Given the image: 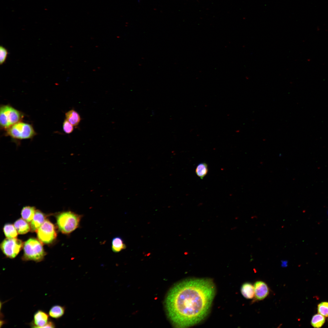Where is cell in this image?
I'll list each match as a JSON object with an SVG mask.
<instances>
[{
	"mask_svg": "<svg viewBox=\"0 0 328 328\" xmlns=\"http://www.w3.org/2000/svg\"><path fill=\"white\" fill-rule=\"evenodd\" d=\"M216 293L213 281L208 278H191L175 285L165 300L168 317L175 327L195 325L206 318Z\"/></svg>",
	"mask_w": 328,
	"mask_h": 328,
	"instance_id": "6da1fadb",
	"label": "cell"
},
{
	"mask_svg": "<svg viewBox=\"0 0 328 328\" xmlns=\"http://www.w3.org/2000/svg\"><path fill=\"white\" fill-rule=\"evenodd\" d=\"M82 217V215L71 211L61 213L56 217L59 230L63 234L71 233L78 227Z\"/></svg>",
	"mask_w": 328,
	"mask_h": 328,
	"instance_id": "7a4b0ae2",
	"label": "cell"
},
{
	"mask_svg": "<svg viewBox=\"0 0 328 328\" xmlns=\"http://www.w3.org/2000/svg\"><path fill=\"white\" fill-rule=\"evenodd\" d=\"M24 254L22 260L39 262L42 261L46 255L41 242L34 238H31L23 244Z\"/></svg>",
	"mask_w": 328,
	"mask_h": 328,
	"instance_id": "3957f363",
	"label": "cell"
},
{
	"mask_svg": "<svg viewBox=\"0 0 328 328\" xmlns=\"http://www.w3.org/2000/svg\"><path fill=\"white\" fill-rule=\"evenodd\" d=\"M22 113L9 105H3L0 108V124L2 129H7L20 122L23 117Z\"/></svg>",
	"mask_w": 328,
	"mask_h": 328,
	"instance_id": "277c9868",
	"label": "cell"
},
{
	"mask_svg": "<svg viewBox=\"0 0 328 328\" xmlns=\"http://www.w3.org/2000/svg\"><path fill=\"white\" fill-rule=\"evenodd\" d=\"M6 134L18 139L31 138L36 134L31 125L19 122L6 129Z\"/></svg>",
	"mask_w": 328,
	"mask_h": 328,
	"instance_id": "5b68a950",
	"label": "cell"
},
{
	"mask_svg": "<svg viewBox=\"0 0 328 328\" xmlns=\"http://www.w3.org/2000/svg\"><path fill=\"white\" fill-rule=\"evenodd\" d=\"M23 245L22 241L19 239L7 238L2 242L0 247L7 257L13 258L18 254Z\"/></svg>",
	"mask_w": 328,
	"mask_h": 328,
	"instance_id": "8992f818",
	"label": "cell"
},
{
	"mask_svg": "<svg viewBox=\"0 0 328 328\" xmlns=\"http://www.w3.org/2000/svg\"><path fill=\"white\" fill-rule=\"evenodd\" d=\"M38 237L42 242L45 244L51 243L57 235L54 225L48 220H45L37 231Z\"/></svg>",
	"mask_w": 328,
	"mask_h": 328,
	"instance_id": "52a82bcc",
	"label": "cell"
},
{
	"mask_svg": "<svg viewBox=\"0 0 328 328\" xmlns=\"http://www.w3.org/2000/svg\"><path fill=\"white\" fill-rule=\"evenodd\" d=\"M49 315L41 310H38L34 314L33 320L29 323L33 328H55L54 323L50 320Z\"/></svg>",
	"mask_w": 328,
	"mask_h": 328,
	"instance_id": "ba28073f",
	"label": "cell"
},
{
	"mask_svg": "<svg viewBox=\"0 0 328 328\" xmlns=\"http://www.w3.org/2000/svg\"><path fill=\"white\" fill-rule=\"evenodd\" d=\"M254 296L258 300H261L265 298L269 293V289L267 285L261 281H257L254 285Z\"/></svg>",
	"mask_w": 328,
	"mask_h": 328,
	"instance_id": "9c48e42d",
	"label": "cell"
},
{
	"mask_svg": "<svg viewBox=\"0 0 328 328\" xmlns=\"http://www.w3.org/2000/svg\"><path fill=\"white\" fill-rule=\"evenodd\" d=\"M44 214L39 210H36L30 224L31 230L32 232H37L45 221Z\"/></svg>",
	"mask_w": 328,
	"mask_h": 328,
	"instance_id": "30bf717a",
	"label": "cell"
},
{
	"mask_svg": "<svg viewBox=\"0 0 328 328\" xmlns=\"http://www.w3.org/2000/svg\"><path fill=\"white\" fill-rule=\"evenodd\" d=\"M14 226L19 234H23L28 232L31 230L28 223L23 219L20 218L16 220Z\"/></svg>",
	"mask_w": 328,
	"mask_h": 328,
	"instance_id": "8fae6325",
	"label": "cell"
},
{
	"mask_svg": "<svg viewBox=\"0 0 328 328\" xmlns=\"http://www.w3.org/2000/svg\"><path fill=\"white\" fill-rule=\"evenodd\" d=\"M65 308L64 306L55 305L53 306L50 309L48 314L51 317L55 319L61 318L64 314Z\"/></svg>",
	"mask_w": 328,
	"mask_h": 328,
	"instance_id": "7c38bea8",
	"label": "cell"
},
{
	"mask_svg": "<svg viewBox=\"0 0 328 328\" xmlns=\"http://www.w3.org/2000/svg\"><path fill=\"white\" fill-rule=\"evenodd\" d=\"M66 119L73 126L78 125L81 120V118L78 113L74 110L72 109L65 114Z\"/></svg>",
	"mask_w": 328,
	"mask_h": 328,
	"instance_id": "4fadbf2b",
	"label": "cell"
},
{
	"mask_svg": "<svg viewBox=\"0 0 328 328\" xmlns=\"http://www.w3.org/2000/svg\"><path fill=\"white\" fill-rule=\"evenodd\" d=\"M241 292L243 296L247 299H251L254 296V286L250 283L243 284L241 288Z\"/></svg>",
	"mask_w": 328,
	"mask_h": 328,
	"instance_id": "5bb4252c",
	"label": "cell"
},
{
	"mask_svg": "<svg viewBox=\"0 0 328 328\" xmlns=\"http://www.w3.org/2000/svg\"><path fill=\"white\" fill-rule=\"evenodd\" d=\"M36 210L35 207H33L26 206L24 207L21 212L22 219L28 223L31 222L33 218Z\"/></svg>",
	"mask_w": 328,
	"mask_h": 328,
	"instance_id": "9a60e30c",
	"label": "cell"
},
{
	"mask_svg": "<svg viewBox=\"0 0 328 328\" xmlns=\"http://www.w3.org/2000/svg\"><path fill=\"white\" fill-rule=\"evenodd\" d=\"M126 246L121 238L116 237L112 240L111 248L115 253H118L125 249Z\"/></svg>",
	"mask_w": 328,
	"mask_h": 328,
	"instance_id": "2e32d148",
	"label": "cell"
},
{
	"mask_svg": "<svg viewBox=\"0 0 328 328\" xmlns=\"http://www.w3.org/2000/svg\"><path fill=\"white\" fill-rule=\"evenodd\" d=\"M3 231L7 238H16L18 232L14 226L11 224H6L4 226Z\"/></svg>",
	"mask_w": 328,
	"mask_h": 328,
	"instance_id": "e0dca14e",
	"label": "cell"
},
{
	"mask_svg": "<svg viewBox=\"0 0 328 328\" xmlns=\"http://www.w3.org/2000/svg\"><path fill=\"white\" fill-rule=\"evenodd\" d=\"M325 319L324 316L317 314L314 315L311 320V324L314 328H320L324 324Z\"/></svg>",
	"mask_w": 328,
	"mask_h": 328,
	"instance_id": "ac0fdd59",
	"label": "cell"
},
{
	"mask_svg": "<svg viewBox=\"0 0 328 328\" xmlns=\"http://www.w3.org/2000/svg\"><path fill=\"white\" fill-rule=\"evenodd\" d=\"M208 172L207 164L205 162L199 163L196 166L195 172L196 175L201 179L207 175Z\"/></svg>",
	"mask_w": 328,
	"mask_h": 328,
	"instance_id": "d6986e66",
	"label": "cell"
},
{
	"mask_svg": "<svg viewBox=\"0 0 328 328\" xmlns=\"http://www.w3.org/2000/svg\"><path fill=\"white\" fill-rule=\"evenodd\" d=\"M319 313L325 317H328V302H322L318 306Z\"/></svg>",
	"mask_w": 328,
	"mask_h": 328,
	"instance_id": "ffe728a7",
	"label": "cell"
},
{
	"mask_svg": "<svg viewBox=\"0 0 328 328\" xmlns=\"http://www.w3.org/2000/svg\"><path fill=\"white\" fill-rule=\"evenodd\" d=\"M63 131L67 134H70L73 131V126L67 120L65 119L63 124Z\"/></svg>",
	"mask_w": 328,
	"mask_h": 328,
	"instance_id": "44dd1931",
	"label": "cell"
},
{
	"mask_svg": "<svg viewBox=\"0 0 328 328\" xmlns=\"http://www.w3.org/2000/svg\"><path fill=\"white\" fill-rule=\"evenodd\" d=\"M8 54L7 50L2 46L0 47V63L2 64L6 60Z\"/></svg>",
	"mask_w": 328,
	"mask_h": 328,
	"instance_id": "7402d4cb",
	"label": "cell"
},
{
	"mask_svg": "<svg viewBox=\"0 0 328 328\" xmlns=\"http://www.w3.org/2000/svg\"><path fill=\"white\" fill-rule=\"evenodd\" d=\"M288 262L287 261H282V266H286L287 265Z\"/></svg>",
	"mask_w": 328,
	"mask_h": 328,
	"instance_id": "603a6c76",
	"label": "cell"
},
{
	"mask_svg": "<svg viewBox=\"0 0 328 328\" xmlns=\"http://www.w3.org/2000/svg\"></svg>",
	"mask_w": 328,
	"mask_h": 328,
	"instance_id": "cb8c5ba5",
	"label": "cell"
}]
</instances>
